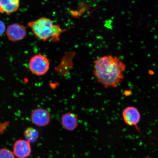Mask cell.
<instances>
[{"label": "cell", "instance_id": "cell-4", "mask_svg": "<svg viewBox=\"0 0 158 158\" xmlns=\"http://www.w3.org/2000/svg\"><path fill=\"white\" fill-rule=\"evenodd\" d=\"M122 117L125 123L128 126L135 127L141 133L138 124L141 120V114L137 108L133 106H128L124 108L122 112Z\"/></svg>", "mask_w": 158, "mask_h": 158}, {"label": "cell", "instance_id": "cell-3", "mask_svg": "<svg viewBox=\"0 0 158 158\" xmlns=\"http://www.w3.org/2000/svg\"><path fill=\"white\" fill-rule=\"evenodd\" d=\"M29 69L37 76H43L49 71L50 63L47 57L41 54L34 55L30 60Z\"/></svg>", "mask_w": 158, "mask_h": 158}, {"label": "cell", "instance_id": "cell-10", "mask_svg": "<svg viewBox=\"0 0 158 158\" xmlns=\"http://www.w3.org/2000/svg\"><path fill=\"white\" fill-rule=\"evenodd\" d=\"M24 136L27 141L33 143L36 141L39 137L38 131L33 127H28L25 130Z\"/></svg>", "mask_w": 158, "mask_h": 158}, {"label": "cell", "instance_id": "cell-2", "mask_svg": "<svg viewBox=\"0 0 158 158\" xmlns=\"http://www.w3.org/2000/svg\"><path fill=\"white\" fill-rule=\"evenodd\" d=\"M27 27L36 38L44 42L48 40L54 42H58L61 34L68 29L61 28L60 26L55 25L50 19L45 17L29 22Z\"/></svg>", "mask_w": 158, "mask_h": 158}, {"label": "cell", "instance_id": "cell-7", "mask_svg": "<svg viewBox=\"0 0 158 158\" xmlns=\"http://www.w3.org/2000/svg\"><path fill=\"white\" fill-rule=\"evenodd\" d=\"M31 149L30 143L27 140H18L13 147V153L19 158H26L30 155Z\"/></svg>", "mask_w": 158, "mask_h": 158}, {"label": "cell", "instance_id": "cell-12", "mask_svg": "<svg viewBox=\"0 0 158 158\" xmlns=\"http://www.w3.org/2000/svg\"><path fill=\"white\" fill-rule=\"evenodd\" d=\"M6 26L5 23L1 20H0V36L3 35L5 32Z\"/></svg>", "mask_w": 158, "mask_h": 158}, {"label": "cell", "instance_id": "cell-6", "mask_svg": "<svg viewBox=\"0 0 158 158\" xmlns=\"http://www.w3.org/2000/svg\"><path fill=\"white\" fill-rule=\"evenodd\" d=\"M31 119L35 125L44 127L48 125L50 122V114L45 109L36 108L31 112Z\"/></svg>", "mask_w": 158, "mask_h": 158}, {"label": "cell", "instance_id": "cell-5", "mask_svg": "<svg viewBox=\"0 0 158 158\" xmlns=\"http://www.w3.org/2000/svg\"><path fill=\"white\" fill-rule=\"evenodd\" d=\"M6 33L9 40L14 42L23 40L27 36L26 29L24 26L19 23L9 25Z\"/></svg>", "mask_w": 158, "mask_h": 158}, {"label": "cell", "instance_id": "cell-11", "mask_svg": "<svg viewBox=\"0 0 158 158\" xmlns=\"http://www.w3.org/2000/svg\"><path fill=\"white\" fill-rule=\"evenodd\" d=\"M0 158H15L14 154L10 150L3 148L0 149Z\"/></svg>", "mask_w": 158, "mask_h": 158}, {"label": "cell", "instance_id": "cell-8", "mask_svg": "<svg viewBox=\"0 0 158 158\" xmlns=\"http://www.w3.org/2000/svg\"><path fill=\"white\" fill-rule=\"evenodd\" d=\"M20 0H0V13L10 15L18 10Z\"/></svg>", "mask_w": 158, "mask_h": 158}, {"label": "cell", "instance_id": "cell-9", "mask_svg": "<svg viewBox=\"0 0 158 158\" xmlns=\"http://www.w3.org/2000/svg\"><path fill=\"white\" fill-rule=\"evenodd\" d=\"M61 121L63 127L69 131H73L78 126L77 118L76 114L71 112L63 114Z\"/></svg>", "mask_w": 158, "mask_h": 158}, {"label": "cell", "instance_id": "cell-1", "mask_svg": "<svg viewBox=\"0 0 158 158\" xmlns=\"http://www.w3.org/2000/svg\"><path fill=\"white\" fill-rule=\"evenodd\" d=\"M94 64V76L104 88L117 87L123 80L126 66L118 57L112 55L101 57Z\"/></svg>", "mask_w": 158, "mask_h": 158}]
</instances>
